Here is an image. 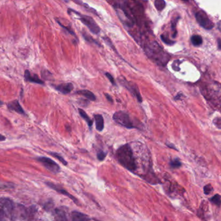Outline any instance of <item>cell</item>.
Instances as JSON below:
<instances>
[{
    "instance_id": "cell-8",
    "label": "cell",
    "mask_w": 221,
    "mask_h": 221,
    "mask_svg": "<svg viewBox=\"0 0 221 221\" xmlns=\"http://www.w3.org/2000/svg\"><path fill=\"white\" fill-rule=\"evenodd\" d=\"M14 207V204L11 200L7 198L0 199V208L2 209L6 217H11V214Z\"/></svg>"
},
{
    "instance_id": "cell-36",
    "label": "cell",
    "mask_w": 221,
    "mask_h": 221,
    "mask_svg": "<svg viewBox=\"0 0 221 221\" xmlns=\"http://www.w3.org/2000/svg\"><path fill=\"white\" fill-rule=\"evenodd\" d=\"M218 49H220V39H218Z\"/></svg>"
},
{
    "instance_id": "cell-13",
    "label": "cell",
    "mask_w": 221,
    "mask_h": 221,
    "mask_svg": "<svg viewBox=\"0 0 221 221\" xmlns=\"http://www.w3.org/2000/svg\"><path fill=\"white\" fill-rule=\"evenodd\" d=\"M46 184H47L49 187H50L51 188H52V189H55V191H57V192H58V193H61V194H63V195H66L67 197H69L72 200H73L75 203H77V199H76L74 197H73L71 194H69L68 192H67L66 190H64V189H62V188H59L58 186H56V185H55L54 184L51 183V182H46Z\"/></svg>"
},
{
    "instance_id": "cell-35",
    "label": "cell",
    "mask_w": 221,
    "mask_h": 221,
    "mask_svg": "<svg viewBox=\"0 0 221 221\" xmlns=\"http://www.w3.org/2000/svg\"><path fill=\"white\" fill-rule=\"evenodd\" d=\"M182 95H182V93H178V94L177 95V96L175 98V100H178V99H180V97L182 96Z\"/></svg>"
},
{
    "instance_id": "cell-2",
    "label": "cell",
    "mask_w": 221,
    "mask_h": 221,
    "mask_svg": "<svg viewBox=\"0 0 221 221\" xmlns=\"http://www.w3.org/2000/svg\"><path fill=\"white\" fill-rule=\"evenodd\" d=\"M145 51L148 57L158 65L165 66L170 59V56L157 43L154 42L148 45L145 48Z\"/></svg>"
},
{
    "instance_id": "cell-12",
    "label": "cell",
    "mask_w": 221,
    "mask_h": 221,
    "mask_svg": "<svg viewBox=\"0 0 221 221\" xmlns=\"http://www.w3.org/2000/svg\"><path fill=\"white\" fill-rule=\"evenodd\" d=\"M25 78L27 82L35 83L40 85H44V82L42 81L41 79H40L36 75H31V73L29 72L28 70H26L25 71Z\"/></svg>"
},
{
    "instance_id": "cell-1",
    "label": "cell",
    "mask_w": 221,
    "mask_h": 221,
    "mask_svg": "<svg viewBox=\"0 0 221 221\" xmlns=\"http://www.w3.org/2000/svg\"><path fill=\"white\" fill-rule=\"evenodd\" d=\"M116 157L118 162L130 172H134L137 169L133 151L129 144H125L118 148L116 152Z\"/></svg>"
},
{
    "instance_id": "cell-19",
    "label": "cell",
    "mask_w": 221,
    "mask_h": 221,
    "mask_svg": "<svg viewBox=\"0 0 221 221\" xmlns=\"http://www.w3.org/2000/svg\"><path fill=\"white\" fill-rule=\"evenodd\" d=\"M191 41L192 44L194 46H200L202 44V38L199 35H194L191 38Z\"/></svg>"
},
{
    "instance_id": "cell-33",
    "label": "cell",
    "mask_w": 221,
    "mask_h": 221,
    "mask_svg": "<svg viewBox=\"0 0 221 221\" xmlns=\"http://www.w3.org/2000/svg\"><path fill=\"white\" fill-rule=\"evenodd\" d=\"M167 146L169 147H170V148H171V149H175V150H177V149L175 147V145H173V144H167Z\"/></svg>"
},
{
    "instance_id": "cell-37",
    "label": "cell",
    "mask_w": 221,
    "mask_h": 221,
    "mask_svg": "<svg viewBox=\"0 0 221 221\" xmlns=\"http://www.w3.org/2000/svg\"><path fill=\"white\" fill-rule=\"evenodd\" d=\"M3 104V102L1 101V100H0V105H2Z\"/></svg>"
},
{
    "instance_id": "cell-25",
    "label": "cell",
    "mask_w": 221,
    "mask_h": 221,
    "mask_svg": "<svg viewBox=\"0 0 221 221\" xmlns=\"http://www.w3.org/2000/svg\"><path fill=\"white\" fill-rule=\"evenodd\" d=\"M213 191V188L211 184H208L204 187V193L206 195H209Z\"/></svg>"
},
{
    "instance_id": "cell-38",
    "label": "cell",
    "mask_w": 221,
    "mask_h": 221,
    "mask_svg": "<svg viewBox=\"0 0 221 221\" xmlns=\"http://www.w3.org/2000/svg\"><path fill=\"white\" fill-rule=\"evenodd\" d=\"M165 221H167V219H166V218H165Z\"/></svg>"
},
{
    "instance_id": "cell-34",
    "label": "cell",
    "mask_w": 221,
    "mask_h": 221,
    "mask_svg": "<svg viewBox=\"0 0 221 221\" xmlns=\"http://www.w3.org/2000/svg\"><path fill=\"white\" fill-rule=\"evenodd\" d=\"M5 139H6L5 136L2 135V134H0V141H4V140H5Z\"/></svg>"
},
{
    "instance_id": "cell-18",
    "label": "cell",
    "mask_w": 221,
    "mask_h": 221,
    "mask_svg": "<svg viewBox=\"0 0 221 221\" xmlns=\"http://www.w3.org/2000/svg\"><path fill=\"white\" fill-rule=\"evenodd\" d=\"M78 113H79L80 116H81L85 120V121L87 122L89 127L91 128L92 127V125H93L92 120L89 117V116L86 114V113L84 111V110H83L81 109H78Z\"/></svg>"
},
{
    "instance_id": "cell-7",
    "label": "cell",
    "mask_w": 221,
    "mask_h": 221,
    "mask_svg": "<svg viewBox=\"0 0 221 221\" xmlns=\"http://www.w3.org/2000/svg\"><path fill=\"white\" fill-rule=\"evenodd\" d=\"M119 82L122 84V85L125 86L130 93L136 97L139 102L140 103L142 102V97L141 96V94L139 91V88L136 85V84H134L132 82H127L123 77L122 78V79L119 80Z\"/></svg>"
},
{
    "instance_id": "cell-28",
    "label": "cell",
    "mask_w": 221,
    "mask_h": 221,
    "mask_svg": "<svg viewBox=\"0 0 221 221\" xmlns=\"http://www.w3.org/2000/svg\"><path fill=\"white\" fill-rule=\"evenodd\" d=\"M57 23L60 25V26H61L62 27H63L64 28H65L66 30V31L69 33V34H71L72 35H73V36H75V34L74 33V32L72 31V30L71 29V28H69V27H65L63 24H62L61 23H60L59 21H58V20H57Z\"/></svg>"
},
{
    "instance_id": "cell-10",
    "label": "cell",
    "mask_w": 221,
    "mask_h": 221,
    "mask_svg": "<svg viewBox=\"0 0 221 221\" xmlns=\"http://www.w3.org/2000/svg\"><path fill=\"white\" fill-rule=\"evenodd\" d=\"M58 91L64 95H67L71 93L73 89V85L72 83H66L58 85L55 87Z\"/></svg>"
},
{
    "instance_id": "cell-29",
    "label": "cell",
    "mask_w": 221,
    "mask_h": 221,
    "mask_svg": "<svg viewBox=\"0 0 221 221\" xmlns=\"http://www.w3.org/2000/svg\"><path fill=\"white\" fill-rule=\"evenodd\" d=\"M105 75H106V76L109 79L110 82L112 83V84L113 85H116L115 80H114V77L112 76V75H110V74L108 73H105Z\"/></svg>"
},
{
    "instance_id": "cell-26",
    "label": "cell",
    "mask_w": 221,
    "mask_h": 221,
    "mask_svg": "<svg viewBox=\"0 0 221 221\" xmlns=\"http://www.w3.org/2000/svg\"><path fill=\"white\" fill-rule=\"evenodd\" d=\"M161 39H162V41L167 45H173L175 42L173 41H171V40L169 39L168 38H167L166 36H165L164 35H162L161 36Z\"/></svg>"
},
{
    "instance_id": "cell-15",
    "label": "cell",
    "mask_w": 221,
    "mask_h": 221,
    "mask_svg": "<svg viewBox=\"0 0 221 221\" xmlns=\"http://www.w3.org/2000/svg\"><path fill=\"white\" fill-rule=\"evenodd\" d=\"M72 221H89V218L86 215L78 212H73L72 214Z\"/></svg>"
},
{
    "instance_id": "cell-23",
    "label": "cell",
    "mask_w": 221,
    "mask_h": 221,
    "mask_svg": "<svg viewBox=\"0 0 221 221\" xmlns=\"http://www.w3.org/2000/svg\"><path fill=\"white\" fill-rule=\"evenodd\" d=\"M49 154L51 155H52L53 157H55L57 159H58L59 161L61 162L64 165H67V162L64 159V158L62 156H60L59 154H58L57 153H49Z\"/></svg>"
},
{
    "instance_id": "cell-20",
    "label": "cell",
    "mask_w": 221,
    "mask_h": 221,
    "mask_svg": "<svg viewBox=\"0 0 221 221\" xmlns=\"http://www.w3.org/2000/svg\"><path fill=\"white\" fill-rule=\"evenodd\" d=\"M209 200L211 203H212L215 205H216L218 207L220 206L221 204V199H220V195L219 194H217L214 195L213 197L209 198Z\"/></svg>"
},
{
    "instance_id": "cell-4",
    "label": "cell",
    "mask_w": 221,
    "mask_h": 221,
    "mask_svg": "<svg viewBox=\"0 0 221 221\" xmlns=\"http://www.w3.org/2000/svg\"><path fill=\"white\" fill-rule=\"evenodd\" d=\"M72 11L73 13H75V14H78V16H79V19L82 22V23H83L89 29V31H91L92 33H94L95 34L99 33L100 28L97 25V24L95 22V21L92 18L88 16L80 14L78 13L77 12L73 11V10H72Z\"/></svg>"
},
{
    "instance_id": "cell-30",
    "label": "cell",
    "mask_w": 221,
    "mask_h": 221,
    "mask_svg": "<svg viewBox=\"0 0 221 221\" xmlns=\"http://www.w3.org/2000/svg\"><path fill=\"white\" fill-rule=\"evenodd\" d=\"M220 122H221V120H220V117L216 118L214 120V121H213L214 124H215L218 129H220V126H221Z\"/></svg>"
},
{
    "instance_id": "cell-32",
    "label": "cell",
    "mask_w": 221,
    "mask_h": 221,
    "mask_svg": "<svg viewBox=\"0 0 221 221\" xmlns=\"http://www.w3.org/2000/svg\"><path fill=\"white\" fill-rule=\"evenodd\" d=\"M105 97L106 98L107 100H108V101H109L110 102H113V99H112V98L111 97V96L109 95L108 94H106V93H105Z\"/></svg>"
},
{
    "instance_id": "cell-31",
    "label": "cell",
    "mask_w": 221,
    "mask_h": 221,
    "mask_svg": "<svg viewBox=\"0 0 221 221\" xmlns=\"http://www.w3.org/2000/svg\"><path fill=\"white\" fill-rule=\"evenodd\" d=\"M5 214L4 213L3 211L2 210V209L0 208V221H5Z\"/></svg>"
},
{
    "instance_id": "cell-16",
    "label": "cell",
    "mask_w": 221,
    "mask_h": 221,
    "mask_svg": "<svg viewBox=\"0 0 221 221\" xmlns=\"http://www.w3.org/2000/svg\"><path fill=\"white\" fill-rule=\"evenodd\" d=\"M77 93L84 96L87 99L91 100V101H95L96 100V97L95 95L92 92L88 91V90H80V91H77Z\"/></svg>"
},
{
    "instance_id": "cell-14",
    "label": "cell",
    "mask_w": 221,
    "mask_h": 221,
    "mask_svg": "<svg viewBox=\"0 0 221 221\" xmlns=\"http://www.w3.org/2000/svg\"><path fill=\"white\" fill-rule=\"evenodd\" d=\"M94 118L95 120V126L97 130L99 131H102L105 126L103 116L101 115L97 114L94 116Z\"/></svg>"
},
{
    "instance_id": "cell-22",
    "label": "cell",
    "mask_w": 221,
    "mask_h": 221,
    "mask_svg": "<svg viewBox=\"0 0 221 221\" xmlns=\"http://www.w3.org/2000/svg\"><path fill=\"white\" fill-rule=\"evenodd\" d=\"M181 166H182V163H181L180 160L178 158H175L171 160L170 162V166L171 168H179L180 167H181Z\"/></svg>"
},
{
    "instance_id": "cell-5",
    "label": "cell",
    "mask_w": 221,
    "mask_h": 221,
    "mask_svg": "<svg viewBox=\"0 0 221 221\" xmlns=\"http://www.w3.org/2000/svg\"><path fill=\"white\" fill-rule=\"evenodd\" d=\"M38 162L41 163L46 169H47L49 172H51L53 173H58L60 170V166L51 158L41 157L36 158Z\"/></svg>"
},
{
    "instance_id": "cell-11",
    "label": "cell",
    "mask_w": 221,
    "mask_h": 221,
    "mask_svg": "<svg viewBox=\"0 0 221 221\" xmlns=\"http://www.w3.org/2000/svg\"><path fill=\"white\" fill-rule=\"evenodd\" d=\"M7 106L10 110H14V111H15L20 115H26V113H25L24 109L22 107L21 105H20L18 100H14V101L8 103Z\"/></svg>"
},
{
    "instance_id": "cell-6",
    "label": "cell",
    "mask_w": 221,
    "mask_h": 221,
    "mask_svg": "<svg viewBox=\"0 0 221 221\" xmlns=\"http://www.w3.org/2000/svg\"><path fill=\"white\" fill-rule=\"evenodd\" d=\"M197 22L199 25L206 30L212 29L214 27L213 22L208 17L204 11H198L195 15Z\"/></svg>"
},
{
    "instance_id": "cell-21",
    "label": "cell",
    "mask_w": 221,
    "mask_h": 221,
    "mask_svg": "<svg viewBox=\"0 0 221 221\" xmlns=\"http://www.w3.org/2000/svg\"><path fill=\"white\" fill-rule=\"evenodd\" d=\"M154 5L158 11H162L165 7V2L164 0H155Z\"/></svg>"
},
{
    "instance_id": "cell-9",
    "label": "cell",
    "mask_w": 221,
    "mask_h": 221,
    "mask_svg": "<svg viewBox=\"0 0 221 221\" xmlns=\"http://www.w3.org/2000/svg\"><path fill=\"white\" fill-rule=\"evenodd\" d=\"M27 217V210L24 206L18 204L14 205L13 211L11 214V217L14 219H24Z\"/></svg>"
},
{
    "instance_id": "cell-27",
    "label": "cell",
    "mask_w": 221,
    "mask_h": 221,
    "mask_svg": "<svg viewBox=\"0 0 221 221\" xmlns=\"http://www.w3.org/2000/svg\"><path fill=\"white\" fill-rule=\"evenodd\" d=\"M106 153L103 152V151H100V152H98L97 154V158L99 160H100V161H103V160H104L106 157Z\"/></svg>"
},
{
    "instance_id": "cell-39",
    "label": "cell",
    "mask_w": 221,
    "mask_h": 221,
    "mask_svg": "<svg viewBox=\"0 0 221 221\" xmlns=\"http://www.w3.org/2000/svg\"><path fill=\"white\" fill-rule=\"evenodd\" d=\"M186 1H187V0H186Z\"/></svg>"
},
{
    "instance_id": "cell-24",
    "label": "cell",
    "mask_w": 221,
    "mask_h": 221,
    "mask_svg": "<svg viewBox=\"0 0 221 221\" xmlns=\"http://www.w3.org/2000/svg\"><path fill=\"white\" fill-rule=\"evenodd\" d=\"M42 76L44 79L48 80H51V79H53L52 74L50 73L48 71H42Z\"/></svg>"
},
{
    "instance_id": "cell-17",
    "label": "cell",
    "mask_w": 221,
    "mask_h": 221,
    "mask_svg": "<svg viewBox=\"0 0 221 221\" xmlns=\"http://www.w3.org/2000/svg\"><path fill=\"white\" fill-rule=\"evenodd\" d=\"M55 218L57 221H67L66 215L61 209H55Z\"/></svg>"
},
{
    "instance_id": "cell-3",
    "label": "cell",
    "mask_w": 221,
    "mask_h": 221,
    "mask_svg": "<svg viewBox=\"0 0 221 221\" xmlns=\"http://www.w3.org/2000/svg\"><path fill=\"white\" fill-rule=\"evenodd\" d=\"M113 119L115 120L116 122L126 128H136V127L134 125L132 120L130 118V116L127 113L122 111V110L116 112L114 114Z\"/></svg>"
}]
</instances>
